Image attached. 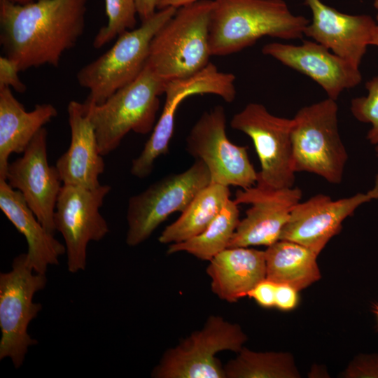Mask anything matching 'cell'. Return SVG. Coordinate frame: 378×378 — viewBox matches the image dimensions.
<instances>
[{
    "label": "cell",
    "mask_w": 378,
    "mask_h": 378,
    "mask_svg": "<svg viewBox=\"0 0 378 378\" xmlns=\"http://www.w3.org/2000/svg\"><path fill=\"white\" fill-rule=\"evenodd\" d=\"M88 0H36L18 4L0 0V44L20 71L57 67L85 27Z\"/></svg>",
    "instance_id": "obj_1"
},
{
    "label": "cell",
    "mask_w": 378,
    "mask_h": 378,
    "mask_svg": "<svg viewBox=\"0 0 378 378\" xmlns=\"http://www.w3.org/2000/svg\"><path fill=\"white\" fill-rule=\"evenodd\" d=\"M310 20L284 0H213L209 25L211 56L236 53L265 36L300 39Z\"/></svg>",
    "instance_id": "obj_2"
},
{
    "label": "cell",
    "mask_w": 378,
    "mask_h": 378,
    "mask_svg": "<svg viewBox=\"0 0 378 378\" xmlns=\"http://www.w3.org/2000/svg\"><path fill=\"white\" fill-rule=\"evenodd\" d=\"M213 0L178 8L153 36L146 64L166 82L186 78L206 67L211 56L209 25Z\"/></svg>",
    "instance_id": "obj_3"
},
{
    "label": "cell",
    "mask_w": 378,
    "mask_h": 378,
    "mask_svg": "<svg viewBox=\"0 0 378 378\" xmlns=\"http://www.w3.org/2000/svg\"><path fill=\"white\" fill-rule=\"evenodd\" d=\"M167 82L147 64L130 83L114 92L104 103L84 102L94 126L100 153L115 150L131 131L146 134L153 131L160 106L159 97Z\"/></svg>",
    "instance_id": "obj_4"
},
{
    "label": "cell",
    "mask_w": 378,
    "mask_h": 378,
    "mask_svg": "<svg viewBox=\"0 0 378 378\" xmlns=\"http://www.w3.org/2000/svg\"><path fill=\"white\" fill-rule=\"evenodd\" d=\"M292 168L340 184L348 160L338 128V106L329 97L301 108L293 118Z\"/></svg>",
    "instance_id": "obj_5"
},
{
    "label": "cell",
    "mask_w": 378,
    "mask_h": 378,
    "mask_svg": "<svg viewBox=\"0 0 378 378\" xmlns=\"http://www.w3.org/2000/svg\"><path fill=\"white\" fill-rule=\"evenodd\" d=\"M176 9L158 10L137 28L120 34L110 49L79 69L76 79L89 90L87 100L101 104L138 77L146 64L153 36Z\"/></svg>",
    "instance_id": "obj_6"
},
{
    "label": "cell",
    "mask_w": 378,
    "mask_h": 378,
    "mask_svg": "<svg viewBox=\"0 0 378 378\" xmlns=\"http://www.w3.org/2000/svg\"><path fill=\"white\" fill-rule=\"evenodd\" d=\"M46 283V274L34 271L26 253L14 258L10 271L0 274V360L10 358L16 369L29 347L37 344L27 329L42 309L34 296Z\"/></svg>",
    "instance_id": "obj_7"
},
{
    "label": "cell",
    "mask_w": 378,
    "mask_h": 378,
    "mask_svg": "<svg viewBox=\"0 0 378 378\" xmlns=\"http://www.w3.org/2000/svg\"><path fill=\"white\" fill-rule=\"evenodd\" d=\"M247 337L239 325L211 315L200 330L192 332L163 354L153 369V378H226L216 357L222 351L238 353Z\"/></svg>",
    "instance_id": "obj_8"
},
{
    "label": "cell",
    "mask_w": 378,
    "mask_h": 378,
    "mask_svg": "<svg viewBox=\"0 0 378 378\" xmlns=\"http://www.w3.org/2000/svg\"><path fill=\"white\" fill-rule=\"evenodd\" d=\"M209 183L208 168L195 160L186 171L164 176L132 196L127 209L126 244L133 247L145 241L169 215L182 213Z\"/></svg>",
    "instance_id": "obj_9"
},
{
    "label": "cell",
    "mask_w": 378,
    "mask_h": 378,
    "mask_svg": "<svg viewBox=\"0 0 378 378\" xmlns=\"http://www.w3.org/2000/svg\"><path fill=\"white\" fill-rule=\"evenodd\" d=\"M230 126L253 142L260 163L256 185L272 189L293 186V118L274 115L263 104L251 102L232 116Z\"/></svg>",
    "instance_id": "obj_10"
},
{
    "label": "cell",
    "mask_w": 378,
    "mask_h": 378,
    "mask_svg": "<svg viewBox=\"0 0 378 378\" xmlns=\"http://www.w3.org/2000/svg\"><path fill=\"white\" fill-rule=\"evenodd\" d=\"M223 106L204 111L186 137V150L209 169L211 183L246 189L255 185L258 172L251 164L247 148L232 143L226 135Z\"/></svg>",
    "instance_id": "obj_11"
},
{
    "label": "cell",
    "mask_w": 378,
    "mask_h": 378,
    "mask_svg": "<svg viewBox=\"0 0 378 378\" xmlns=\"http://www.w3.org/2000/svg\"><path fill=\"white\" fill-rule=\"evenodd\" d=\"M236 77L233 74L220 71L209 62L196 74L166 83L165 102L160 117L141 153L132 161L130 173L139 178L148 176L155 160L167 153L174 127V117L181 103L187 97L199 94H213L226 102L236 97Z\"/></svg>",
    "instance_id": "obj_12"
},
{
    "label": "cell",
    "mask_w": 378,
    "mask_h": 378,
    "mask_svg": "<svg viewBox=\"0 0 378 378\" xmlns=\"http://www.w3.org/2000/svg\"><path fill=\"white\" fill-rule=\"evenodd\" d=\"M111 190L108 185L90 189L63 184L61 188L54 220L56 231L65 242L67 269L71 273L85 269L89 243L102 240L109 232L100 209Z\"/></svg>",
    "instance_id": "obj_13"
},
{
    "label": "cell",
    "mask_w": 378,
    "mask_h": 378,
    "mask_svg": "<svg viewBox=\"0 0 378 378\" xmlns=\"http://www.w3.org/2000/svg\"><path fill=\"white\" fill-rule=\"evenodd\" d=\"M47 137L48 132L43 127L22 155L9 162L3 179L21 192L39 222L55 234V211L63 183L56 166L48 163Z\"/></svg>",
    "instance_id": "obj_14"
},
{
    "label": "cell",
    "mask_w": 378,
    "mask_h": 378,
    "mask_svg": "<svg viewBox=\"0 0 378 378\" xmlns=\"http://www.w3.org/2000/svg\"><path fill=\"white\" fill-rule=\"evenodd\" d=\"M298 188H266L254 185L238 190L234 201L251 204L240 220L228 248L267 246L277 241L295 206L300 202Z\"/></svg>",
    "instance_id": "obj_15"
},
{
    "label": "cell",
    "mask_w": 378,
    "mask_h": 378,
    "mask_svg": "<svg viewBox=\"0 0 378 378\" xmlns=\"http://www.w3.org/2000/svg\"><path fill=\"white\" fill-rule=\"evenodd\" d=\"M373 200H378V174L374 186L365 193L336 200L317 194L295 206L279 239L298 242L319 254L340 231L343 221L361 204Z\"/></svg>",
    "instance_id": "obj_16"
},
{
    "label": "cell",
    "mask_w": 378,
    "mask_h": 378,
    "mask_svg": "<svg viewBox=\"0 0 378 378\" xmlns=\"http://www.w3.org/2000/svg\"><path fill=\"white\" fill-rule=\"evenodd\" d=\"M262 53L309 77L334 100L362 80L359 66L313 40L300 45L270 43L262 47Z\"/></svg>",
    "instance_id": "obj_17"
},
{
    "label": "cell",
    "mask_w": 378,
    "mask_h": 378,
    "mask_svg": "<svg viewBox=\"0 0 378 378\" xmlns=\"http://www.w3.org/2000/svg\"><path fill=\"white\" fill-rule=\"evenodd\" d=\"M312 19L304 36L335 55L360 66L377 25L370 15H350L328 6L321 0H304Z\"/></svg>",
    "instance_id": "obj_18"
},
{
    "label": "cell",
    "mask_w": 378,
    "mask_h": 378,
    "mask_svg": "<svg viewBox=\"0 0 378 378\" xmlns=\"http://www.w3.org/2000/svg\"><path fill=\"white\" fill-rule=\"evenodd\" d=\"M71 131L70 144L57 160L56 167L63 184L96 188L105 169L94 126L84 102L71 101L67 106Z\"/></svg>",
    "instance_id": "obj_19"
},
{
    "label": "cell",
    "mask_w": 378,
    "mask_h": 378,
    "mask_svg": "<svg viewBox=\"0 0 378 378\" xmlns=\"http://www.w3.org/2000/svg\"><path fill=\"white\" fill-rule=\"evenodd\" d=\"M206 272L212 292L232 303L248 295L266 278L265 251L248 247L227 248L209 261Z\"/></svg>",
    "instance_id": "obj_20"
},
{
    "label": "cell",
    "mask_w": 378,
    "mask_h": 378,
    "mask_svg": "<svg viewBox=\"0 0 378 378\" xmlns=\"http://www.w3.org/2000/svg\"><path fill=\"white\" fill-rule=\"evenodd\" d=\"M0 209L25 238L28 260L36 273L46 274L49 266L59 264L66 247L48 231L29 207L21 192L0 178Z\"/></svg>",
    "instance_id": "obj_21"
},
{
    "label": "cell",
    "mask_w": 378,
    "mask_h": 378,
    "mask_svg": "<svg viewBox=\"0 0 378 378\" xmlns=\"http://www.w3.org/2000/svg\"><path fill=\"white\" fill-rule=\"evenodd\" d=\"M57 115L51 104H36L27 111L11 88H0V178H4L9 158L22 153L46 124Z\"/></svg>",
    "instance_id": "obj_22"
},
{
    "label": "cell",
    "mask_w": 378,
    "mask_h": 378,
    "mask_svg": "<svg viewBox=\"0 0 378 378\" xmlns=\"http://www.w3.org/2000/svg\"><path fill=\"white\" fill-rule=\"evenodd\" d=\"M264 251L268 280L288 284L299 291L321 277L316 262L318 254L304 245L279 239Z\"/></svg>",
    "instance_id": "obj_23"
},
{
    "label": "cell",
    "mask_w": 378,
    "mask_h": 378,
    "mask_svg": "<svg viewBox=\"0 0 378 378\" xmlns=\"http://www.w3.org/2000/svg\"><path fill=\"white\" fill-rule=\"evenodd\" d=\"M230 196L228 186L209 183L195 197L179 218L164 229L158 241L171 244L197 235L225 206Z\"/></svg>",
    "instance_id": "obj_24"
},
{
    "label": "cell",
    "mask_w": 378,
    "mask_h": 378,
    "mask_svg": "<svg viewBox=\"0 0 378 378\" xmlns=\"http://www.w3.org/2000/svg\"><path fill=\"white\" fill-rule=\"evenodd\" d=\"M239 221L238 204L230 199L202 232L186 241L169 244L167 253L186 252L198 259L209 261L228 248Z\"/></svg>",
    "instance_id": "obj_25"
},
{
    "label": "cell",
    "mask_w": 378,
    "mask_h": 378,
    "mask_svg": "<svg viewBox=\"0 0 378 378\" xmlns=\"http://www.w3.org/2000/svg\"><path fill=\"white\" fill-rule=\"evenodd\" d=\"M226 378H296L300 374L287 353L256 352L245 347L224 366Z\"/></svg>",
    "instance_id": "obj_26"
},
{
    "label": "cell",
    "mask_w": 378,
    "mask_h": 378,
    "mask_svg": "<svg viewBox=\"0 0 378 378\" xmlns=\"http://www.w3.org/2000/svg\"><path fill=\"white\" fill-rule=\"evenodd\" d=\"M107 24L94 36L92 46L99 49L121 34L132 30L136 24L135 0H104Z\"/></svg>",
    "instance_id": "obj_27"
},
{
    "label": "cell",
    "mask_w": 378,
    "mask_h": 378,
    "mask_svg": "<svg viewBox=\"0 0 378 378\" xmlns=\"http://www.w3.org/2000/svg\"><path fill=\"white\" fill-rule=\"evenodd\" d=\"M367 95L351 99L350 111L358 121L370 124L366 139L372 145H378V75L365 83Z\"/></svg>",
    "instance_id": "obj_28"
},
{
    "label": "cell",
    "mask_w": 378,
    "mask_h": 378,
    "mask_svg": "<svg viewBox=\"0 0 378 378\" xmlns=\"http://www.w3.org/2000/svg\"><path fill=\"white\" fill-rule=\"evenodd\" d=\"M347 378H378V354H361L348 366L344 373Z\"/></svg>",
    "instance_id": "obj_29"
},
{
    "label": "cell",
    "mask_w": 378,
    "mask_h": 378,
    "mask_svg": "<svg viewBox=\"0 0 378 378\" xmlns=\"http://www.w3.org/2000/svg\"><path fill=\"white\" fill-rule=\"evenodd\" d=\"M20 72L17 64L10 58L0 57V88L9 87L20 93L27 90L26 85L21 80L18 74Z\"/></svg>",
    "instance_id": "obj_30"
},
{
    "label": "cell",
    "mask_w": 378,
    "mask_h": 378,
    "mask_svg": "<svg viewBox=\"0 0 378 378\" xmlns=\"http://www.w3.org/2000/svg\"><path fill=\"white\" fill-rule=\"evenodd\" d=\"M276 283L266 278L255 285L248 295L264 308L274 307Z\"/></svg>",
    "instance_id": "obj_31"
},
{
    "label": "cell",
    "mask_w": 378,
    "mask_h": 378,
    "mask_svg": "<svg viewBox=\"0 0 378 378\" xmlns=\"http://www.w3.org/2000/svg\"><path fill=\"white\" fill-rule=\"evenodd\" d=\"M298 290L286 284H276L274 307L283 311L293 309L298 304Z\"/></svg>",
    "instance_id": "obj_32"
},
{
    "label": "cell",
    "mask_w": 378,
    "mask_h": 378,
    "mask_svg": "<svg viewBox=\"0 0 378 378\" xmlns=\"http://www.w3.org/2000/svg\"><path fill=\"white\" fill-rule=\"evenodd\" d=\"M158 0H135L137 15L141 22L150 18L155 13Z\"/></svg>",
    "instance_id": "obj_33"
},
{
    "label": "cell",
    "mask_w": 378,
    "mask_h": 378,
    "mask_svg": "<svg viewBox=\"0 0 378 378\" xmlns=\"http://www.w3.org/2000/svg\"><path fill=\"white\" fill-rule=\"evenodd\" d=\"M197 1L199 0H158L157 9L160 10L168 7L178 8Z\"/></svg>",
    "instance_id": "obj_34"
},
{
    "label": "cell",
    "mask_w": 378,
    "mask_h": 378,
    "mask_svg": "<svg viewBox=\"0 0 378 378\" xmlns=\"http://www.w3.org/2000/svg\"><path fill=\"white\" fill-rule=\"evenodd\" d=\"M370 46H376L378 48V14L377 15V25L370 42Z\"/></svg>",
    "instance_id": "obj_35"
},
{
    "label": "cell",
    "mask_w": 378,
    "mask_h": 378,
    "mask_svg": "<svg viewBox=\"0 0 378 378\" xmlns=\"http://www.w3.org/2000/svg\"><path fill=\"white\" fill-rule=\"evenodd\" d=\"M1 1H7L12 3L18 4H26L28 3L35 1L36 0H1Z\"/></svg>",
    "instance_id": "obj_36"
},
{
    "label": "cell",
    "mask_w": 378,
    "mask_h": 378,
    "mask_svg": "<svg viewBox=\"0 0 378 378\" xmlns=\"http://www.w3.org/2000/svg\"><path fill=\"white\" fill-rule=\"evenodd\" d=\"M373 312L374 313L376 317H377V323H378V304H376L374 305L373 307Z\"/></svg>",
    "instance_id": "obj_37"
},
{
    "label": "cell",
    "mask_w": 378,
    "mask_h": 378,
    "mask_svg": "<svg viewBox=\"0 0 378 378\" xmlns=\"http://www.w3.org/2000/svg\"><path fill=\"white\" fill-rule=\"evenodd\" d=\"M373 6L377 10H378V0H373Z\"/></svg>",
    "instance_id": "obj_38"
},
{
    "label": "cell",
    "mask_w": 378,
    "mask_h": 378,
    "mask_svg": "<svg viewBox=\"0 0 378 378\" xmlns=\"http://www.w3.org/2000/svg\"><path fill=\"white\" fill-rule=\"evenodd\" d=\"M375 152H376L377 157H378V145H377L375 147Z\"/></svg>",
    "instance_id": "obj_39"
}]
</instances>
